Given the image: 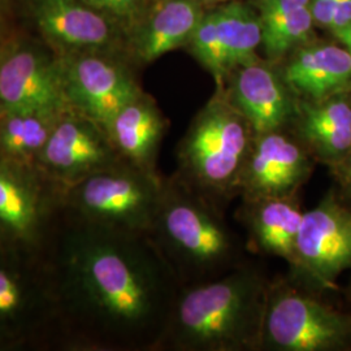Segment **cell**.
<instances>
[{
	"mask_svg": "<svg viewBox=\"0 0 351 351\" xmlns=\"http://www.w3.org/2000/svg\"><path fill=\"white\" fill-rule=\"evenodd\" d=\"M207 1H221V0H207Z\"/></svg>",
	"mask_w": 351,
	"mask_h": 351,
	"instance_id": "cell-33",
	"label": "cell"
},
{
	"mask_svg": "<svg viewBox=\"0 0 351 351\" xmlns=\"http://www.w3.org/2000/svg\"><path fill=\"white\" fill-rule=\"evenodd\" d=\"M68 106L99 125L142 94L124 65L94 53L66 55L60 59Z\"/></svg>",
	"mask_w": 351,
	"mask_h": 351,
	"instance_id": "cell-12",
	"label": "cell"
},
{
	"mask_svg": "<svg viewBox=\"0 0 351 351\" xmlns=\"http://www.w3.org/2000/svg\"><path fill=\"white\" fill-rule=\"evenodd\" d=\"M215 21L229 75L239 66L261 60L255 53L262 45L259 16L243 4L230 3L215 12Z\"/></svg>",
	"mask_w": 351,
	"mask_h": 351,
	"instance_id": "cell-22",
	"label": "cell"
},
{
	"mask_svg": "<svg viewBox=\"0 0 351 351\" xmlns=\"http://www.w3.org/2000/svg\"><path fill=\"white\" fill-rule=\"evenodd\" d=\"M210 101L176 147V176L226 208L239 198V181L255 138L249 121L223 95Z\"/></svg>",
	"mask_w": 351,
	"mask_h": 351,
	"instance_id": "cell-4",
	"label": "cell"
},
{
	"mask_svg": "<svg viewBox=\"0 0 351 351\" xmlns=\"http://www.w3.org/2000/svg\"><path fill=\"white\" fill-rule=\"evenodd\" d=\"M335 34L345 45V49H348V51L351 53V25L341 29L339 32H336Z\"/></svg>",
	"mask_w": 351,
	"mask_h": 351,
	"instance_id": "cell-30",
	"label": "cell"
},
{
	"mask_svg": "<svg viewBox=\"0 0 351 351\" xmlns=\"http://www.w3.org/2000/svg\"><path fill=\"white\" fill-rule=\"evenodd\" d=\"M4 53H5V52H1V51H0V62H1V59H3V56H4Z\"/></svg>",
	"mask_w": 351,
	"mask_h": 351,
	"instance_id": "cell-32",
	"label": "cell"
},
{
	"mask_svg": "<svg viewBox=\"0 0 351 351\" xmlns=\"http://www.w3.org/2000/svg\"><path fill=\"white\" fill-rule=\"evenodd\" d=\"M315 165L313 155L290 128L255 134L239 181V198L298 194Z\"/></svg>",
	"mask_w": 351,
	"mask_h": 351,
	"instance_id": "cell-11",
	"label": "cell"
},
{
	"mask_svg": "<svg viewBox=\"0 0 351 351\" xmlns=\"http://www.w3.org/2000/svg\"><path fill=\"white\" fill-rule=\"evenodd\" d=\"M351 25V0H339L330 29L333 33Z\"/></svg>",
	"mask_w": 351,
	"mask_h": 351,
	"instance_id": "cell-29",
	"label": "cell"
},
{
	"mask_svg": "<svg viewBox=\"0 0 351 351\" xmlns=\"http://www.w3.org/2000/svg\"><path fill=\"white\" fill-rule=\"evenodd\" d=\"M65 95L60 59L30 50L5 52L0 62V111L64 112Z\"/></svg>",
	"mask_w": 351,
	"mask_h": 351,
	"instance_id": "cell-13",
	"label": "cell"
},
{
	"mask_svg": "<svg viewBox=\"0 0 351 351\" xmlns=\"http://www.w3.org/2000/svg\"><path fill=\"white\" fill-rule=\"evenodd\" d=\"M236 216L243 226L246 247L294 264L304 210L300 193L288 197L241 199Z\"/></svg>",
	"mask_w": 351,
	"mask_h": 351,
	"instance_id": "cell-15",
	"label": "cell"
},
{
	"mask_svg": "<svg viewBox=\"0 0 351 351\" xmlns=\"http://www.w3.org/2000/svg\"><path fill=\"white\" fill-rule=\"evenodd\" d=\"M345 295H346V298H348V301L351 303V276L350 280H349V284H348V288L345 290Z\"/></svg>",
	"mask_w": 351,
	"mask_h": 351,
	"instance_id": "cell-31",
	"label": "cell"
},
{
	"mask_svg": "<svg viewBox=\"0 0 351 351\" xmlns=\"http://www.w3.org/2000/svg\"><path fill=\"white\" fill-rule=\"evenodd\" d=\"M88 7L104 11V12L112 13L120 17H129L133 16L138 11L141 0H80Z\"/></svg>",
	"mask_w": 351,
	"mask_h": 351,
	"instance_id": "cell-26",
	"label": "cell"
},
{
	"mask_svg": "<svg viewBox=\"0 0 351 351\" xmlns=\"http://www.w3.org/2000/svg\"><path fill=\"white\" fill-rule=\"evenodd\" d=\"M346 271H351V203L332 188L304 211L288 276L302 288L323 295L337 289L339 276Z\"/></svg>",
	"mask_w": 351,
	"mask_h": 351,
	"instance_id": "cell-8",
	"label": "cell"
},
{
	"mask_svg": "<svg viewBox=\"0 0 351 351\" xmlns=\"http://www.w3.org/2000/svg\"><path fill=\"white\" fill-rule=\"evenodd\" d=\"M308 5L310 0H259V19L261 21L275 19Z\"/></svg>",
	"mask_w": 351,
	"mask_h": 351,
	"instance_id": "cell-25",
	"label": "cell"
},
{
	"mask_svg": "<svg viewBox=\"0 0 351 351\" xmlns=\"http://www.w3.org/2000/svg\"><path fill=\"white\" fill-rule=\"evenodd\" d=\"M339 0H310V11L319 25L330 27Z\"/></svg>",
	"mask_w": 351,
	"mask_h": 351,
	"instance_id": "cell-28",
	"label": "cell"
},
{
	"mask_svg": "<svg viewBox=\"0 0 351 351\" xmlns=\"http://www.w3.org/2000/svg\"><path fill=\"white\" fill-rule=\"evenodd\" d=\"M348 93L323 101L300 99L290 126L316 163L326 168L339 163L351 150V95Z\"/></svg>",
	"mask_w": 351,
	"mask_h": 351,
	"instance_id": "cell-16",
	"label": "cell"
},
{
	"mask_svg": "<svg viewBox=\"0 0 351 351\" xmlns=\"http://www.w3.org/2000/svg\"><path fill=\"white\" fill-rule=\"evenodd\" d=\"M42 251L62 349L158 350L181 284L150 234L88 224L60 207Z\"/></svg>",
	"mask_w": 351,
	"mask_h": 351,
	"instance_id": "cell-1",
	"label": "cell"
},
{
	"mask_svg": "<svg viewBox=\"0 0 351 351\" xmlns=\"http://www.w3.org/2000/svg\"><path fill=\"white\" fill-rule=\"evenodd\" d=\"M36 13L45 36L66 50L98 49L111 37L106 19L80 0H39Z\"/></svg>",
	"mask_w": 351,
	"mask_h": 351,
	"instance_id": "cell-19",
	"label": "cell"
},
{
	"mask_svg": "<svg viewBox=\"0 0 351 351\" xmlns=\"http://www.w3.org/2000/svg\"><path fill=\"white\" fill-rule=\"evenodd\" d=\"M51 346H60V323L43 251L0 241V351Z\"/></svg>",
	"mask_w": 351,
	"mask_h": 351,
	"instance_id": "cell-5",
	"label": "cell"
},
{
	"mask_svg": "<svg viewBox=\"0 0 351 351\" xmlns=\"http://www.w3.org/2000/svg\"><path fill=\"white\" fill-rule=\"evenodd\" d=\"M201 8L193 0H172L152 17L137 43V55L143 63H151L176 50L191 39L201 21Z\"/></svg>",
	"mask_w": 351,
	"mask_h": 351,
	"instance_id": "cell-21",
	"label": "cell"
},
{
	"mask_svg": "<svg viewBox=\"0 0 351 351\" xmlns=\"http://www.w3.org/2000/svg\"><path fill=\"white\" fill-rule=\"evenodd\" d=\"M271 278L252 261L181 285L156 351H262Z\"/></svg>",
	"mask_w": 351,
	"mask_h": 351,
	"instance_id": "cell-2",
	"label": "cell"
},
{
	"mask_svg": "<svg viewBox=\"0 0 351 351\" xmlns=\"http://www.w3.org/2000/svg\"><path fill=\"white\" fill-rule=\"evenodd\" d=\"M62 190L38 172L0 159V241L42 251L60 210Z\"/></svg>",
	"mask_w": 351,
	"mask_h": 351,
	"instance_id": "cell-9",
	"label": "cell"
},
{
	"mask_svg": "<svg viewBox=\"0 0 351 351\" xmlns=\"http://www.w3.org/2000/svg\"><path fill=\"white\" fill-rule=\"evenodd\" d=\"M164 178L160 173L119 164L63 189L60 207L88 224L150 234Z\"/></svg>",
	"mask_w": 351,
	"mask_h": 351,
	"instance_id": "cell-6",
	"label": "cell"
},
{
	"mask_svg": "<svg viewBox=\"0 0 351 351\" xmlns=\"http://www.w3.org/2000/svg\"><path fill=\"white\" fill-rule=\"evenodd\" d=\"M150 237L181 285L223 276L247 259L246 242L228 224L226 208L175 173L164 178Z\"/></svg>",
	"mask_w": 351,
	"mask_h": 351,
	"instance_id": "cell-3",
	"label": "cell"
},
{
	"mask_svg": "<svg viewBox=\"0 0 351 351\" xmlns=\"http://www.w3.org/2000/svg\"><path fill=\"white\" fill-rule=\"evenodd\" d=\"M261 24L264 51L269 60L276 62L308 39L314 17L308 5L275 19L264 20Z\"/></svg>",
	"mask_w": 351,
	"mask_h": 351,
	"instance_id": "cell-23",
	"label": "cell"
},
{
	"mask_svg": "<svg viewBox=\"0 0 351 351\" xmlns=\"http://www.w3.org/2000/svg\"><path fill=\"white\" fill-rule=\"evenodd\" d=\"M228 101L254 129L255 134L290 128L300 98L291 91L281 73L262 63L234 69Z\"/></svg>",
	"mask_w": 351,
	"mask_h": 351,
	"instance_id": "cell-14",
	"label": "cell"
},
{
	"mask_svg": "<svg viewBox=\"0 0 351 351\" xmlns=\"http://www.w3.org/2000/svg\"><path fill=\"white\" fill-rule=\"evenodd\" d=\"M65 112L0 111V159L21 169L38 172L40 151Z\"/></svg>",
	"mask_w": 351,
	"mask_h": 351,
	"instance_id": "cell-20",
	"label": "cell"
},
{
	"mask_svg": "<svg viewBox=\"0 0 351 351\" xmlns=\"http://www.w3.org/2000/svg\"><path fill=\"white\" fill-rule=\"evenodd\" d=\"M351 349V313L323 301L290 277L271 278L262 351Z\"/></svg>",
	"mask_w": 351,
	"mask_h": 351,
	"instance_id": "cell-7",
	"label": "cell"
},
{
	"mask_svg": "<svg viewBox=\"0 0 351 351\" xmlns=\"http://www.w3.org/2000/svg\"><path fill=\"white\" fill-rule=\"evenodd\" d=\"M121 163L125 162L113 149L104 128L68 110L40 151L37 169L52 185L63 190Z\"/></svg>",
	"mask_w": 351,
	"mask_h": 351,
	"instance_id": "cell-10",
	"label": "cell"
},
{
	"mask_svg": "<svg viewBox=\"0 0 351 351\" xmlns=\"http://www.w3.org/2000/svg\"><path fill=\"white\" fill-rule=\"evenodd\" d=\"M167 126L158 107L142 93L117 113L104 130L121 160L142 171L160 173L158 160Z\"/></svg>",
	"mask_w": 351,
	"mask_h": 351,
	"instance_id": "cell-17",
	"label": "cell"
},
{
	"mask_svg": "<svg viewBox=\"0 0 351 351\" xmlns=\"http://www.w3.org/2000/svg\"><path fill=\"white\" fill-rule=\"evenodd\" d=\"M282 78L306 101H323L351 88V53L335 45L301 49L284 66Z\"/></svg>",
	"mask_w": 351,
	"mask_h": 351,
	"instance_id": "cell-18",
	"label": "cell"
},
{
	"mask_svg": "<svg viewBox=\"0 0 351 351\" xmlns=\"http://www.w3.org/2000/svg\"><path fill=\"white\" fill-rule=\"evenodd\" d=\"M190 43L198 62L213 75L217 88L224 86L228 77L224 51L216 29L215 13L203 14L199 24L195 27Z\"/></svg>",
	"mask_w": 351,
	"mask_h": 351,
	"instance_id": "cell-24",
	"label": "cell"
},
{
	"mask_svg": "<svg viewBox=\"0 0 351 351\" xmlns=\"http://www.w3.org/2000/svg\"><path fill=\"white\" fill-rule=\"evenodd\" d=\"M336 182L339 195L351 203V150L339 163L328 168Z\"/></svg>",
	"mask_w": 351,
	"mask_h": 351,
	"instance_id": "cell-27",
	"label": "cell"
}]
</instances>
